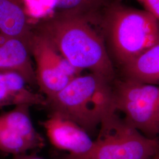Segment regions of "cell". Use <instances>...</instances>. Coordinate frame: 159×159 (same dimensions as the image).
Here are the masks:
<instances>
[{
    "label": "cell",
    "mask_w": 159,
    "mask_h": 159,
    "mask_svg": "<svg viewBox=\"0 0 159 159\" xmlns=\"http://www.w3.org/2000/svg\"><path fill=\"white\" fill-rule=\"evenodd\" d=\"M114 108L125 123L151 138L159 134V86L124 78L113 81Z\"/></svg>",
    "instance_id": "5"
},
{
    "label": "cell",
    "mask_w": 159,
    "mask_h": 159,
    "mask_svg": "<svg viewBox=\"0 0 159 159\" xmlns=\"http://www.w3.org/2000/svg\"><path fill=\"white\" fill-rule=\"evenodd\" d=\"M29 105H18L0 115V121L17 135L32 144L36 150L43 148L44 139L37 131L30 116Z\"/></svg>",
    "instance_id": "11"
},
{
    "label": "cell",
    "mask_w": 159,
    "mask_h": 159,
    "mask_svg": "<svg viewBox=\"0 0 159 159\" xmlns=\"http://www.w3.org/2000/svg\"><path fill=\"white\" fill-rule=\"evenodd\" d=\"M0 33L30 44L33 31L29 25L23 0H0Z\"/></svg>",
    "instance_id": "10"
},
{
    "label": "cell",
    "mask_w": 159,
    "mask_h": 159,
    "mask_svg": "<svg viewBox=\"0 0 159 159\" xmlns=\"http://www.w3.org/2000/svg\"><path fill=\"white\" fill-rule=\"evenodd\" d=\"M113 81L93 73L80 74L56 94L46 97L44 107L50 115L71 120L90 133L116 111Z\"/></svg>",
    "instance_id": "3"
},
{
    "label": "cell",
    "mask_w": 159,
    "mask_h": 159,
    "mask_svg": "<svg viewBox=\"0 0 159 159\" xmlns=\"http://www.w3.org/2000/svg\"><path fill=\"white\" fill-rule=\"evenodd\" d=\"M30 43L37 85L46 97L61 90L81 71L74 68L44 35L34 30Z\"/></svg>",
    "instance_id": "6"
},
{
    "label": "cell",
    "mask_w": 159,
    "mask_h": 159,
    "mask_svg": "<svg viewBox=\"0 0 159 159\" xmlns=\"http://www.w3.org/2000/svg\"><path fill=\"white\" fill-rule=\"evenodd\" d=\"M30 44L0 33V72L20 75L29 85H37Z\"/></svg>",
    "instance_id": "8"
},
{
    "label": "cell",
    "mask_w": 159,
    "mask_h": 159,
    "mask_svg": "<svg viewBox=\"0 0 159 159\" xmlns=\"http://www.w3.org/2000/svg\"><path fill=\"white\" fill-rule=\"evenodd\" d=\"M96 17L108 54L121 68L159 44V21L145 10L107 1Z\"/></svg>",
    "instance_id": "2"
},
{
    "label": "cell",
    "mask_w": 159,
    "mask_h": 159,
    "mask_svg": "<svg viewBox=\"0 0 159 159\" xmlns=\"http://www.w3.org/2000/svg\"><path fill=\"white\" fill-rule=\"evenodd\" d=\"M36 150L34 146L17 135L0 121V150L14 156Z\"/></svg>",
    "instance_id": "13"
},
{
    "label": "cell",
    "mask_w": 159,
    "mask_h": 159,
    "mask_svg": "<svg viewBox=\"0 0 159 159\" xmlns=\"http://www.w3.org/2000/svg\"><path fill=\"white\" fill-rule=\"evenodd\" d=\"M153 159H159V153L157 154Z\"/></svg>",
    "instance_id": "17"
},
{
    "label": "cell",
    "mask_w": 159,
    "mask_h": 159,
    "mask_svg": "<svg viewBox=\"0 0 159 159\" xmlns=\"http://www.w3.org/2000/svg\"><path fill=\"white\" fill-rule=\"evenodd\" d=\"M121 69L124 78L159 86V44Z\"/></svg>",
    "instance_id": "12"
},
{
    "label": "cell",
    "mask_w": 159,
    "mask_h": 159,
    "mask_svg": "<svg viewBox=\"0 0 159 159\" xmlns=\"http://www.w3.org/2000/svg\"><path fill=\"white\" fill-rule=\"evenodd\" d=\"M12 159H44L34 154H23L14 156Z\"/></svg>",
    "instance_id": "16"
},
{
    "label": "cell",
    "mask_w": 159,
    "mask_h": 159,
    "mask_svg": "<svg viewBox=\"0 0 159 159\" xmlns=\"http://www.w3.org/2000/svg\"><path fill=\"white\" fill-rule=\"evenodd\" d=\"M34 30L49 40L74 68L115 80L114 63L98 29L96 11H58Z\"/></svg>",
    "instance_id": "1"
},
{
    "label": "cell",
    "mask_w": 159,
    "mask_h": 159,
    "mask_svg": "<svg viewBox=\"0 0 159 159\" xmlns=\"http://www.w3.org/2000/svg\"><path fill=\"white\" fill-rule=\"evenodd\" d=\"M159 21V0H136Z\"/></svg>",
    "instance_id": "15"
},
{
    "label": "cell",
    "mask_w": 159,
    "mask_h": 159,
    "mask_svg": "<svg viewBox=\"0 0 159 159\" xmlns=\"http://www.w3.org/2000/svg\"><path fill=\"white\" fill-rule=\"evenodd\" d=\"M91 149L61 159H153L159 153V140L144 135L116 114H110L100 125Z\"/></svg>",
    "instance_id": "4"
},
{
    "label": "cell",
    "mask_w": 159,
    "mask_h": 159,
    "mask_svg": "<svg viewBox=\"0 0 159 159\" xmlns=\"http://www.w3.org/2000/svg\"><path fill=\"white\" fill-rule=\"evenodd\" d=\"M23 77L13 72H0V108L8 106L29 105L44 107L46 97L30 90Z\"/></svg>",
    "instance_id": "9"
},
{
    "label": "cell",
    "mask_w": 159,
    "mask_h": 159,
    "mask_svg": "<svg viewBox=\"0 0 159 159\" xmlns=\"http://www.w3.org/2000/svg\"><path fill=\"white\" fill-rule=\"evenodd\" d=\"M58 11L91 12L98 10L107 0H53Z\"/></svg>",
    "instance_id": "14"
},
{
    "label": "cell",
    "mask_w": 159,
    "mask_h": 159,
    "mask_svg": "<svg viewBox=\"0 0 159 159\" xmlns=\"http://www.w3.org/2000/svg\"><path fill=\"white\" fill-rule=\"evenodd\" d=\"M42 125L51 144L58 149L67 152L68 154L85 153L93 145L94 141L89 133L71 120L49 115Z\"/></svg>",
    "instance_id": "7"
}]
</instances>
